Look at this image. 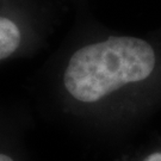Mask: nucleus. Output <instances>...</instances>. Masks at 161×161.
<instances>
[{"instance_id": "1", "label": "nucleus", "mask_w": 161, "mask_h": 161, "mask_svg": "<svg viewBox=\"0 0 161 161\" xmlns=\"http://www.w3.org/2000/svg\"><path fill=\"white\" fill-rule=\"evenodd\" d=\"M154 66L155 54L146 41L110 37L72 55L64 70V87L76 100L94 103L124 85L147 79Z\"/></svg>"}, {"instance_id": "2", "label": "nucleus", "mask_w": 161, "mask_h": 161, "mask_svg": "<svg viewBox=\"0 0 161 161\" xmlns=\"http://www.w3.org/2000/svg\"><path fill=\"white\" fill-rule=\"evenodd\" d=\"M20 44V30L8 18L0 17V60L8 58Z\"/></svg>"}, {"instance_id": "4", "label": "nucleus", "mask_w": 161, "mask_h": 161, "mask_svg": "<svg viewBox=\"0 0 161 161\" xmlns=\"http://www.w3.org/2000/svg\"><path fill=\"white\" fill-rule=\"evenodd\" d=\"M0 161H13V159L5 154H0Z\"/></svg>"}, {"instance_id": "3", "label": "nucleus", "mask_w": 161, "mask_h": 161, "mask_svg": "<svg viewBox=\"0 0 161 161\" xmlns=\"http://www.w3.org/2000/svg\"><path fill=\"white\" fill-rule=\"evenodd\" d=\"M144 161H161V154L160 153H154L149 155Z\"/></svg>"}]
</instances>
